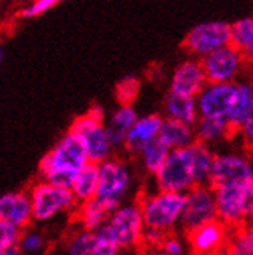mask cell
<instances>
[{
  "mask_svg": "<svg viewBox=\"0 0 253 255\" xmlns=\"http://www.w3.org/2000/svg\"><path fill=\"white\" fill-rule=\"evenodd\" d=\"M118 249H135L143 245L145 221L138 202H124L113 210L104 226Z\"/></svg>",
  "mask_w": 253,
  "mask_h": 255,
  "instance_id": "obj_8",
  "label": "cell"
},
{
  "mask_svg": "<svg viewBox=\"0 0 253 255\" xmlns=\"http://www.w3.org/2000/svg\"><path fill=\"white\" fill-rule=\"evenodd\" d=\"M69 131L80 138L92 163L99 165L112 157L113 148L109 142L104 111L99 106H92L85 114L75 119Z\"/></svg>",
  "mask_w": 253,
  "mask_h": 255,
  "instance_id": "obj_4",
  "label": "cell"
},
{
  "mask_svg": "<svg viewBox=\"0 0 253 255\" xmlns=\"http://www.w3.org/2000/svg\"><path fill=\"white\" fill-rule=\"evenodd\" d=\"M22 231L12 224L0 220V252L17 248Z\"/></svg>",
  "mask_w": 253,
  "mask_h": 255,
  "instance_id": "obj_32",
  "label": "cell"
},
{
  "mask_svg": "<svg viewBox=\"0 0 253 255\" xmlns=\"http://www.w3.org/2000/svg\"><path fill=\"white\" fill-rule=\"evenodd\" d=\"M194 131H196V138L197 142L210 146L214 143H219L221 140L227 138L233 129L230 128L229 122L224 119H204L199 117L197 123L194 125Z\"/></svg>",
  "mask_w": 253,
  "mask_h": 255,
  "instance_id": "obj_24",
  "label": "cell"
},
{
  "mask_svg": "<svg viewBox=\"0 0 253 255\" xmlns=\"http://www.w3.org/2000/svg\"><path fill=\"white\" fill-rule=\"evenodd\" d=\"M157 190L186 195L199 185L193 146L169 151L163 167L156 173Z\"/></svg>",
  "mask_w": 253,
  "mask_h": 255,
  "instance_id": "obj_5",
  "label": "cell"
},
{
  "mask_svg": "<svg viewBox=\"0 0 253 255\" xmlns=\"http://www.w3.org/2000/svg\"><path fill=\"white\" fill-rule=\"evenodd\" d=\"M95 246V232L80 229L75 232L66 243L64 255H92Z\"/></svg>",
  "mask_w": 253,
  "mask_h": 255,
  "instance_id": "obj_29",
  "label": "cell"
},
{
  "mask_svg": "<svg viewBox=\"0 0 253 255\" xmlns=\"http://www.w3.org/2000/svg\"><path fill=\"white\" fill-rule=\"evenodd\" d=\"M235 97V84L208 83L196 97L199 117L227 120Z\"/></svg>",
  "mask_w": 253,
  "mask_h": 255,
  "instance_id": "obj_13",
  "label": "cell"
},
{
  "mask_svg": "<svg viewBox=\"0 0 253 255\" xmlns=\"http://www.w3.org/2000/svg\"><path fill=\"white\" fill-rule=\"evenodd\" d=\"M28 195L31 199L33 223H48L62 213H75L80 206L70 188L56 187L42 179L30 187Z\"/></svg>",
  "mask_w": 253,
  "mask_h": 255,
  "instance_id": "obj_7",
  "label": "cell"
},
{
  "mask_svg": "<svg viewBox=\"0 0 253 255\" xmlns=\"http://www.w3.org/2000/svg\"><path fill=\"white\" fill-rule=\"evenodd\" d=\"M0 255H22L19 248H12V249H8V251H3L0 252Z\"/></svg>",
  "mask_w": 253,
  "mask_h": 255,
  "instance_id": "obj_36",
  "label": "cell"
},
{
  "mask_svg": "<svg viewBox=\"0 0 253 255\" xmlns=\"http://www.w3.org/2000/svg\"><path fill=\"white\" fill-rule=\"evenodd\" d=\"M110 213L112 212H109L103 204L95 198L92 201L80 204L77 212H75V220L81 226L83 231L98 232L101 227H104L107 224Z\"/></svg>",
  "mask_w": 253,
  "mask_h": 255,
  "instance_id": "obj_22",
  "label": "cell"
},
{
  "mask_svg": "<svg viewBox=\"0 0 253 255\" xmlns=\"http://www.w3.org/2000/svg\"><path fill=\"white\" fill-rule=\"evenodd\" d=\"M224 255H253V224L236 229L230 235Z\"/></svg>",
  "mask_w": 253,
  "mask_h": 255,
  "instance_id": "obj_27",
  "label": "cell"
},
{
  "mask_svg": "<svg viewBox=\"0 0 253 255\" xmlns=\"http://www.w3.org/2000/svg\"><path fill=\"white\" fill-rule=\"evenodd\" d=\"M134 184V173L128 162L120 157H110L99 163V184L96 199L103 206L113 212L128 198Z\"/></svg>",
  "mask_w": 253,
  "mask_h": 255,
  "instance_id": "obj_6",
  "label": "cell"
},
{
  "mask_svg": "<svg viewBox=\"0 0 253 255\" xmlns=\"http://www.w3.org/2000/svg\"><path fill=\"white\" fill-rule=\"evenodd\" d=\"M253 177V160L243 152H216L213 160L208 185L214 190L224 185L244 182Z\"/></svg>",
  "mask_w": 253,
  "mask_h": 255,
  "instance_id": "obj_10",
  "label": "cell"
},
{
  "mask_svg": "<svg viewBox=\"0 0 253 255\" xmlns=\"http://www.w3.org/2000/svg\"><path fill=\"white\" fill-rule=\"evenodd\" d=\"M218 206V220L229 229L253 224V177L214 188Z\"/></svg>",
  "mask_w": 253,
  "mask_h": 255,
  "instance_id": "obj_3",
  "label": "cell"
},
{
  "mask_svg": "<svg viewBox=\"0 0 253 255\" xmlns=\"http://www.w3.org/2000/svg\"><path fill=\"white\" fill-rule=\"evenodd\" d=\"M138 120V114L134 106H118L109 117L107 125V135L112 148L124 146L126 135L131 131V128Z\"/></svg>",
  "mask_w": 253,
  "mask_h": 255,
  "instance_id": "obj_20",
  "label": "cell"
},
{
  "mask_svg": "<svg viewBox=\"0 0 253 255\" xmlns=\"http://www.w3.org/2000/svg\"><path fill=\"white\" fill-rule=\"evenodd\" d=\"M168 154H169V149L163 145L159 138H156L154 142L148 143L140 152H138L143 168L153 176H156V173L163 167Z\"/></svg>",
  "mask_w": 253,
  "mask_h": 255,
  "instance_id": "obj_26",
  "label": "cell"
},
{
  "mask_svg": "<svg viewBox=\"0 0 253 255\" xmlns=\"http://www.w3.org/2000/svg\"><path fill=\"white\" fill-rule=\"evenodd\" d=\"M207 84L208 81L202 67V61L189 58L175 66L169 80V92L196 98Z\"/></svg>",
  "mask_w": 253,
  "mask_h": 255,
  "instance_id": "obj_14",
  "label": "cell"
},
{
  "mask_svg": "<svg viewBox=\"0 0 253 255\" xmlns=\"http://www.w3.org/2000/svg\"><path fill=\"white\" fill-rule=\"evenodd\" d=\"M0 220L25 231L33 224V209L28 190L6 191L0 195Z\"/></svg>",
  "mask_w": 253,
  "mask_h": 255,
  "instance_id": "obj_16",
  "label": "cell"
},
{
  "mask_svg": "<svg viewBox=\"0 0 253 255\" xmlns=\"http://www.w3.org/2000/svg\"><path fill=\"white\" fill-rule=\"evenodd\" d=\"M165 114L167 119L194 126L199 120V111L196 98L168 94L165 98Z\"/></svg>",
  "mask_w": 253,
  "mask_h": 255,
  "instance_id": "obj_21",
  "label": "cell"
},
{
  "mask_svg": "<svg viewBox=\"0 0 253 255\" xmlns=\"http://www.w3.org/2000/svg\"><path fill=\"white\" fill-rule=\"evenodd\" d=\"M246 64L243 53L232 44L202 59L207 81L216 84L238 83L239 76L246 69Z\"/></svg>",
  "mask_w": 253,
  "mask_h": 255,
  "instance_id": "obj_11",
  "label": "cell"
},
{
  "mask_svg": "<svg viewBox=\"0 0 253 255\" xmlns=\"http://www.w3.org/2000/svg\"><path fill=\"white\" fill-rule=\"evenodd\" d=\"M232 45L243 53L246 62L253 67V16L232 23Z\"/></svg>",
  "mask_w": 253,
  "mask_h": 255,
  "instance_id": "obj_25",
  "label": "cell"
},
{
  "mask_svg": "<svg viewBox=\"0 0 253 255\" xmlns=\"http://www.w3.org/2000/svg\"><path fill=\"white\" fill-rule=\"evenodd\" d=\"M120 249L113 243V240L107 234L106 227H101L98 232H95V246L92 255H118Z\"/></svg>",
  "mask_w": 253,
  "mask_h": 255,
  "instance_id": "obj_31",
  "label": "cell"
},
{
  "mask_svg": "<svg viewBox=\"0 0 253 255\" xmlns=\"http://www.w3.org/2000/svg\"><path fill=\"white\" fill-rule=\"evenodd\" d=\"M138 206L142 209L146 229L169 235L180 224L185 195L157 190L142 196Z\"/></svg>",
  "mask_w": 253,
  "mask_h": 255,
  "instance_id": "obj_2",
  "label": "cell"
},
{
  "mask_svg": "<svg viewBox=\"0 0 253 255\" xmlns=\"http://www.w3.org/2000/svg\"><path fill=\"white\" fill-rule=\"evenodd\" d=\"M163 120L165 119H163L160 114H148V116L138 117L135 125L131 128L128 135H126L124 148L129 152L138 154L148 143L159 138Z\"/></svg>",
  "mask_w": 253,
  "mask_h": 255,
  "instance_id": "obj_17",
  "label": "cell"
},
{
  "mask_svg": "<svg viewBox=\"0 0 253 255\" xmlns=\"http://www.w3.org/2000/svg\"><path fill=\"white\" fill-rule=\"evenodd\" d=\"M230 44L232 25L224 20L202 22L189 30L183 39V48L199 61Z\"/></svg>",
  "mask_w": 253,
  "mask_h": 255,
  "instance_id": "obj_9",
  "label": "cell"
},
{
  "mask_svg": "<svg viewBox=\"0 0 253 255\" xmlns=\"http://www.w3.org/2000/svg\"><path fill=\"white\" fill-rule=\"evenodd\" d=\"M56 5H59V0H34L30 5L25 6L20 11L22 19H34L45 14L47 11L53 9Z\"/></svg>",
  "mask_w": 253,
  "mask_h": 255,
  "instance_id": "obj_33",
  "label": "cell"
},
{
  "mask_svg": "<svg viewBox=\"0 0 253 255\" xmlns=\"http://www.w3.org/2000/svg\"><path fill=\"white\" fill-rule=\"evenodd\" d=\"M159 140L169 151L189 148L197 142L194 126H189V125L175 122V120H169V119L163 120L162 129L159 134Z\"/></svg>",
  "mask_w": 253,
  "mask_h": 255,
  "instance_id": "obj_19",
  "label": "cell"
},
{
  "mask_svg": "<svg viewBox=\"0 0 253 255\" xmlns=\"http://www.w3.org/2000/svg\"><path fill=\"white\" fill-rule=\"evenodd\" d=\"M99 184V165L88 162L78 173L72 184V193L80 204L92 201L96 198Z\"/></svg>",
  "mask_w": 253,
  "mask_h": 255,
  "instance_id": "obj_23",
  "label": "cell"
},
{
  "mask_svg": "<svg viewBox=\"0 0 253 255\" xmlns=\"http://www.w3.org/2000/svg\"><path fill=\"white\" fill-rule=\"evenodd\" d=\"M230 240V229L219 220L210 221L188 232V243L196 255H216L225 251Z\"/></svg>",
  "mask_w": 253,
  "mask_h": 255,
  "instance_id": "obj_15",
  "label": "cell"
},
{
  "mask_svg": "<svg viewBox=\"0 0 253 255\" xmlns=\"http://www.w3.org/2000/svg\"><path fill=\"white\" fill-rule=\"evenodd\" d=\"M238 132L241 134V137H243V140L246 142V145L253 146V116L250 117V120Z\"/></svg>",
  "mask_w": 253,
  "mask_h": 255,
  "instance_id": "obj_35",
  "label": "cell"
},
{
  "mask_svg": "<svg viewBox=\"0 0 253 255\" xmlns=\"http://www.w3.org/2000/svg\"><path fill=\"white\" fill-rule=\"evenodd\" d=\"M253 116V81L241 80L235 83V97L229 112V122L233 131H239Z\"/></svg>",
  "mask_w": 253,
  "mask_h": 255,
  "instance_id": "obj_18",
  "label": "cell"
},
{
  "mask_svg": "<svg viewBox=\"0 0 253 255\" xmlns=\"http://www.w3.org/2000/svg\"><path fill=\"white\" fill-rule=\"evenodd\" d=\"M90 162L80 138L72 131H67L39 162V176L42 181L72 188L78 173Z\"/></svg>",
  "mask_w": 253,
  "mask_h": 255,
  "instance_id": "obj_1",
  "label": "cell"
},
{
  "mask_svg": "<svg viewBox=\"0 0 253 255\" xmlns=\"http://www.w3.org/2000/svg\"><path fill=\"white\" fill-rule=\"evenodd\" d=\"M115 91L120 106H132L134 100L138 95V91H140V81H138L137 76L128 75L117 84Z\"/></svg>",
  "mask_w": 253,
  "mask_h": 255,
  "instance_id": "obj_30",
  "label": "cell"
},
{
  "mask_svg": "<svg viewBox=\"0 0 253 255\" xmlns=\"http://www.w3.org/2000/svg\"><path fill=\"white\" fill-rule=\"evenodd\" d=\"M17 248L22 255H45L48 251V240L44 232L28 227L22 231Z\"/></svg>",
  "mask_w": 253,
  "mask_h": 255,
  "instance_id": "obj_28",
  "label": "cell"
},
{
  "mask_svg": "<svg viewBox=\"0 0 253 255\" xmlns=\"http://www.w3.org/2000/svg\"><path fill=\"white\" fill-rule=\"evenodd\" d=\"M159 251L162 252V255H185L186 246L182 238L169 234L162 241Z\"/></svg>",
  "mask_w": 253,
  "mask_h": 255,
  "instance_id": "obj_34",
  "label": "cell"
},
{
  "mask_svg": "<svg viewBox=\"0 0 253 255\" xmlns=\"http://www.w3.org/2000/svg\"><path fill=\"white\" fill-rule=\"evenodd\" d=\"M0 61H2V48H0Z\"/></svg>",
  "mask_w": 253,
  "mask_h": 255,
  "instance_id": "obj_37",
  "label": "cell"
},
{
  "mask_svg": "<svg viewBox=\"0 0 253 255\" xmlns=\"http://www.w3.org/2000/svg\"><path fill=\"white\" fill-rule=\"evenodd\" d=\"M218 220V206L214 190L210 185H197L185 195V206L180 226L186 232Z\"/></svg>",
  "mask_w": 253,
  "mask_h": 255,
  "instance_id": "obj_12",
  "label": "cell"
}]
</instances>
